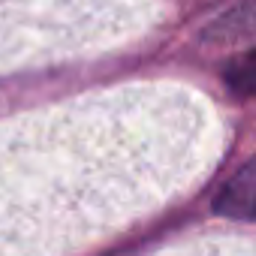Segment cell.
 <instances>
[{
    "mask_svg": "<svg viewBox=\"0 0 256 256\" xmlns=\"http://www.w3.org/2000/svg\"><path fill=\"white\" fill-rule=\"evenodd\" d=\"M250 36H256V0H247V4L229 10L205 30L208 42H238Z\"/></svg>",
    "mask_w": 256,
    "mask_h": 256,
    "instance_id": "2",
    "label": "cell"
},
{
    "mask_svg": "<svg viewBox=\"0 0 256 256\" xmlns=\"http://www.w3.org/2000/svg\"><path fill=\"white\" fill-rule=\"evenodd\" d=\"M223 78L232 94L238 96H256V48L232 58L223 70Z\"/></svg>",
    "mask_w": 256,
    "mask_h": 256,
    "instance_id": "3",
    "label": "cell"
},
{
    "mask_svg": "<svg viewBox=\"0 0 256 256\" xmlns=\"http://www.w3.org/2000/svg\"><path fill=\"white\" fill-rule=\"evenodd\" d=\"M214 208L235 220H256V157L226 181L214 199Z\"/></svg>",
    "mask_w": 256,
    "mask_h": 256,
    "instance_id": "1",
    "label": "cell"
}]
</instances>
